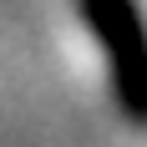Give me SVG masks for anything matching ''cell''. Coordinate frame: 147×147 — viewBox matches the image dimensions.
Wrapping results in <instances>:
<instances>
[{
    "label": "cell",
    "instance_id": "6da1fadb",
    "mask_svg": "<svg viewBox=\"0 0 147 147\" xmlns=\"http://www.w3.org/2000/svg\"><path fill=\"white\" fill-rule=\"evenodd\" d=\"M91 36L102 46L107 66H112V86L117 102L132 122L147 117V46H142V20H137L132 0H81Z\"/></svg>",
    "mask_w": 147,
    "mask_h": 147
}]
</instances>
